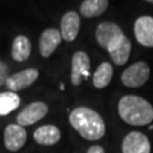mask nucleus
<instances>
[{"mask_svg": "<svg viewBox=\"0 0 153 153\" xmlns=\"http://www.w3.org/2000/svg\"><path fill=\"white\" fill-rule=\"evenodd\" d=\"M150 129H153V125H151V126H150Z\"/></svg>", "mask_w": 153, "mask_h": 153, "instance_id": "obj_22", "label": "nucleus"}, {"mask_svg": "<svg viewBox=\"0 0 153 153\" xmlns=\"http://www.w3.org/2000/svg\"><path fill=\"white\" fill-rule=\"evenodd\" d=\"M69 124L85 140L98 141L105 134V124L95 110L77 107L69 114Z\"/></svg>", "mask_w": 153, "mask_h": 153, "instance_id": "obj_1", "label": "nucleus"}, {"mask_svg": "<svg viewBox=\"0 0 153 153\" xmlns=\"http://www.w3.org/2000/svg\"><path fill=\"white\" fill-rule=\"evenodd\" d=\"M27 138V133L25 128L18 124H10L6 127L4 134V142L7 150L16 152L24 146Z\"/></svg>", "mask_w": 153, "mask_h": 153, "instance_id": "obj_9", "label": "nucleus"}, {"mask_svg": "<svg viewBox=\"0 0 153 153\" xmlns=\"http://www.w3.org/2000/svg\"><path fill=\"white\" fill-rule=\"evenodd\" d=\"M123 153H151V144L146 135L140 131H131L121 143Z\"/></svg>", "mask_w": 153, "mask_h": 153, "instance_id": "obj_8", "label": "nucleus"}, {"mask_svg": "<svg viewBox=\"0 0 153 153\" xmlns=\"http://www.w3.org/2000/svg\"><path fill=\"white\" fill-rule=\"evenodd\" d=\"M149 4H153V0H148Z\"/></svg>", "mask_w": 153, "mask_h": 153, "instance_id": "obj_21", "label": "nucleus"}, {"mask_svg": "<svg viewBox=\"0 0 153 153\" xmlns=\"http://www.w3.org/2000/svg\"><path fill=\"white\" fill-rule=\"evenodd\" d=\"M49 111L48 104L43 101H35L27 104L24 109L17 115L16 120L19 126H30L34 125L35 123L43 119Z\"/></svg>", "mask_w": 153, "mask_h": 153, "instance_id": "obj_4", "label": "nucleus"}, {"mask_svg": "<svg viewBox=\"0 0 153 153\" xmlns=\"http://www.w3.org/2000/svg\"><path fill=\"white\" fill-rule=\"evenodd\" d=\"M91 61L90 57L84 51H76L71 59V81L74 86H79L90 75Z\"/></svg>", "mask_w": 153, "mask_h": 153, "instance_id": "obj_5", "label": "nucleus"}, {"mask_svg": "<svg viewBox=\"0 0 153 153\" xmlns=\"http://www.w3.org/2000/svg\"><path fill=\"white\" fill-rule=\"evenodd\" d=\"M21 104V98L14 92L0 93V116L9 115L11 111L16 110Z\"/></svg>", "mask_w": 153, "mask_h": 153, "instance_id": "obj_18", "label": "nucleus"}, {"mask_svg": "<svg viewBox=\"0 0 153 153\" xmlns=\"http://www.w3.org/2000/svg\"><path fill=\"white\" fill-rule=\"evenodd\" d=\"M125 34L121 31V28L112 22L101 23L95 30V39L99 45L105 50L109 49L112 44H115Z\"/></svg>", "mask_w": 153, "mask_h": 153, "instance_id": "obj_6", "label": "nucleus"}, {"mask_svg": "<svg viewBox=\"0 0 153 153\" xmlns=\"http://www.w3.org/2000/svg\"><path fill=\"white\" fill-rule=\"evenodd\" d=\"M108 6H109L108 0H85L79 7V11L83 17L93 18L102 15L107 10Z\"/></svg>", "mask_w": 153, "mask_h": 153, "instance_id": "obj_16", "label": "nucleus"}, {"mask_svg": "<svg viewBox=\"0 0 153 153\" xmlns=\"http://www.w3.org/2000/svg\"><path fill=\"white\" fill-rule=\"evenodd\" d=\"M9 69H8V66L6 65V62L0 59V86H2L6 83L7 78L9 77Z\"/></svg>", "mask_w": 153, "mask_h": 153, "instance_id": "obj_19", "label": "nucleus"}, {"mask_svg": "<svg viewBox=\"0 0 153 153\" xmlns=\"http://www.w3.org/2000/svg\"><path fill=\"white\" fill-rule=\"evenodd\" d=\"M118 114L126 124L145 126L153 121V107L138 95H125L118 102Z\"/></svg>", "mask_w": 153, "mask_h": 153, "instance_id": "obj_2", "label": "nucleus"}, {"mask_svg": "<svg viewBox=\"0 0 153 153\" xmlns=\"http://www.w3.org/2000/svg\"><path fill=\"white\" fill-rule=\"evenodd\" d=\"M131 51V43L126 35L121 36L115 44H112L108 49L110 57L116 65L123 66L129 59Z\"/></svg>", "mask_w": 153, "mask_h": 153, "instance_id": "obj_13", "label": "nucleus"}, {"mask_svg": "<svg viewBox=\"0 0 153 153\" xmlns=\"http://www.w3.org/2000/svg\"><path fill=\"white\" fill-rule=\"evenodd\" d=\"M39 71L35 68H27L18 73H15L7 78L5 85L10 92L16 93L21 90L31 86L38 79Z\"/></svg>", "mask_w": 153, "mask_h": 153, "instance_id": "obj_7", "label": "nucleus"}, {"mask_svg": "<svg viewBox=\"0 0 153 153\" xmlns=\"http://www.w3.org/2000/svg\"><path fill=\"white\" fill-rule=\"evenodd\" d=\"M150 67L144 61H137L121 74V83L127 88H141L149 81Z\"/></svg>", "mask_w": 153, "mask_h": 153, "instance_id": "obj_3", "label": "nucleus"}, {"mask_svg": "<svg viewBox=\"0 0 153 153\" xmlns=\"http://www.w3.org/2000/svg\"><path fill=\"white\" fill-rule=\"evenodd\" d=\"M61 40L60 31L57 28H47L44 30L39 41V48L40 53L43 58H48L55 52L57 48L59 47Z\"/></svg>", "mask_w": 153, "mask_h": 153, "instance_id": "obj_11", "label": "nucleus"}, {"mask_svg": "<svg viewBox=\"0 0 153 153\" xmlns=\"http://www.w3.org/2000/svg\"><path fill=\"white\" fill-rule=\"evenodd\" d=\"M114 76V68L110 62L104 61L99 65L97 71L93 74V86L97 88H104L110 84Z\"/></svg>", "mask_w": 153, "mask_h": 153, "instance_id": "obj_17", "label": "nucleus"}, {"mask_svg": "<svg viewBox=\"0 0 153 153\" xmlns=\"http://www.w3.org/2000/svg\"><path fill=\"white\" fill-rule=\"evenodd\" d=\"M81 27V18L76 11H68L62 16L60 22L61 38L67 42H71L77 38Z\"/></svg>", "mask_w": 153, "mask_h": 153, "instance_id": "obj_12", "label": "nucleus"}, {"mask_svg": "<svg viewBox=\"0 0 153 153\" xmlns=\"http://www.w3.org/2000/svg\"><path fill=\"white\" fill-rule=\"evenodd\" d=\"M33 137H34V141L40 145L51 146L60 141L61 133L57 126L43 125L34 131Z\"/></svg>", "mask_w": 153, "mask_h": 153, "instance_id": "obj_14", "label": "nucleus"}, {"mask_svg": "<svg viewBox=\"0 0 153 153\" xmlns=\"http://www.w3.org/2000/svg\"><path fill=\"white\" fill-rule=\"evenodd\" d=\"M86 153H104V149L100 145H93L88 149Z\"/></svg>", "mask_w": 153, "mask_h": 153, "instance_id": "obj_20", "label": "nucleus"}, {"mask_svg": "<svg viewBox=\"0 0 153 153\" xmlns=\"http://www.w3.org/2000/svg\"><path fill=\"white\" fill-rule=\"evenodd\" d=\"M134 34L143 47L153 48V17L140 16L134 24Z\"/></svg>", "mask_w": 153, "mask_h": 153, "instance_id": "obj_10", "label": "nucleus"}, {"mask_svg": "<svg viewBox=\"0 0 153 153\" xmlns=\"http://www.w3.org/2000/svg\"><path fill=\"white\" fill-rule=\"evenodd\" d=\"M32 51V44L25 35H18L14 39L11 47V58L15 61L22 62L30 58Z\"/></svg>", "mask_w": 153, "mask_h": 153, "instance_id": "obj_15", "label": "nucleus"}]
</instances>
